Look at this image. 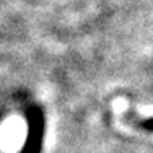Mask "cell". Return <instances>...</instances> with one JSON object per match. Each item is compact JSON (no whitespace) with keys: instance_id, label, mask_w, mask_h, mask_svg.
Wrapping results in <instances>:
<instances>
[{"instance_id":"6da1fadb","label":"cell","mask_w":153,"mask_h":153,"mask_svg":"<svg viewBox=\"0 0 153 153\" xmlns=\"http://www.w3.org/2000/svg\"><path fill=\"white\" fill-rule=\"evenodd\" d=\"M114 106H116V109H121V108L124 109V108H126V101H122V100H121V101H117V103H116Z\"/></svg>"},{"instance_id":"7a4b0ae2","label":"cell","mask_w":153,"mask_h":153,"mask_svg":"<svg viewBox=\"0 0 153 153\" xmlns=\"http://www.w3.org/2000/svg\"><path fill=\"white\" fill-rule=\"evenodd\" d=\"M143 116H150V117H153V108L150 109H143V112H142Z\"/></svg>"}]
</instances>
